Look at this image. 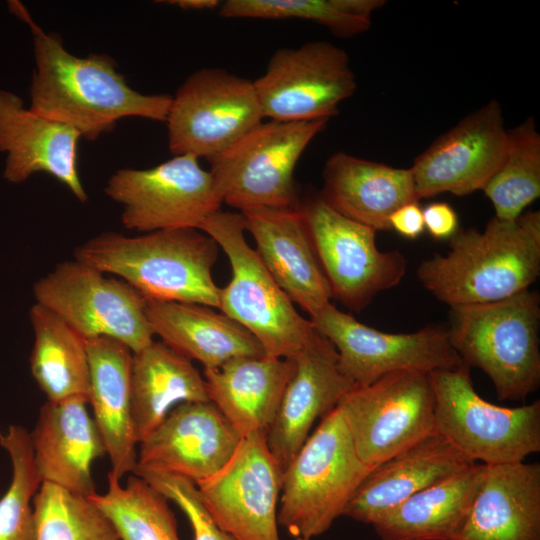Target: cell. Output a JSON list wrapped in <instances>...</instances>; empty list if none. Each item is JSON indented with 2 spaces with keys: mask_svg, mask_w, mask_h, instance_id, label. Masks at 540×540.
Returning a JSON list of instances; mask_svg holds the SVG:
<instances>
[{
  "mask_svg": "<svg viewBox=\"0 0 540 540\" xmlns=\"http://www.w3.org/2000/svg\"><path fill=\"white\" fill-rule=\"evenodd\" d=\"M12 6L33 34L36 68L30 88L31 111L72 127L90 141L110 132L125 117L166 122L170 95L132 89L111 57L71 54L61 37L40 29L22 5Z\"/></svg>",
  "mask_w": 540,
  "mask_h": 540,
  "instance_id": "obj_1",
  "label": "cell"
},
{
  "mask_svg": "<svg viewBox=\"0 0 540 540\" xmlns=\"http://www.w3.org/2000/svg\"><path fill=\"white\" fill-rule=\"evenodd\" d=\"M422 286L450 308L501 300L529 289L540 274V213L491 218L484 229H458L445 255L416 271Z\"/></svg>",
  "mask_w": 540,
  "mask_h": 540,
  "instance_id": "obj_2",
  "label": "cell"
},
{
  "mask_svg": "<svg viewBox=\"0 0 540 540\" xmlns=\"http://www.w3.org/2000/svg\"><path fill=\"white\" fill-rule=\"evenodd\" d=\"M219 246L199 229L158 230L139 236L105 232L78 246L76 260L117 277L146 299L219 308L212 277Z\"/></svg>",
  "mask_w": 540,
  "mask_h": 540,
  "instance_id": "obj_3",
  "label": "cell"
},
{
  "mask_svg": "<svg viewBox=\"0 0 540 540\" xmlns=\"http://www.w3.org/2000/svg\"><path fill=\"white\" fill-rule=\"evenodd\" d=\"M540 297L529 289L482 304L452 307L451 345L481 369L499 399L523 401L540 385Z\"/></svg>",
  "mask_w": 540,
  "mask_h": 540,
  "instance_id": "obj_4",
  "label": "cell"
},
{
  "mask_svg": "<svg viewBox=\"0 0 540 540\" xmlns=\"http://www.w3.org/2000/svg\"><path fill=\"white\" fill-rule=\"evenodd\" d=\"M373 467L359 458L336 406L282 471L278 524L295 538L325 533Z\"/></svg>",
  "mask_w": 540,
  "mask_h": 540,
  "instance_id": "obj_5",
  "label": "cell"
},
{
  "mask_svg": "<svg viewBox=\"0 0 540 540\" xmlns=\"http://www.w3.org/2000/svg\"><path fill=\"white\" fill-rule=\"evenodd\" d=\"M226 254L232 277L219 289V310L247 329L269 357L293 359L318 334L277 285L245 239L242 214L217 211L202 224Z\"/></svg>",
  "mask_w": 540,
  "mask_h": 540,
  "instance_id": "obj_6",
  "label": "cell"
},
{
  "mask_svg": "<svg viewBox=\"0 0 540 540\" xmlns=\"http://www.w3.org/2000/svg\"><path fill=\"white\" fill-rule=\"evenodd\" d=\"M435 399V431L473 462L523 461L540 451V401L501 407L476 392L470 367L429 373Z\"/></svg>",
  "mask_w": 540,
  "mask_h": 540,
  "instance_id": "obj_7",
  "label": "cell"
},
{
  "mask_svg": "<svg viewBox=\"0 0 540 540\" xmlns=\"http://www.w3.org/2000/svg\"><path fill=\"white\" fill-rule=\"evenodd\" d=\"M328 121L261 122L209 160L223 203L240 212L297 208L296 165Z\"/></svg>",
  "mask_w": 540,
  "mask_h": 540,
  "instance_id": "obj_8",
  "label": "cell"
},
{
  "mask_svg": "<svg viewBox=\"0 0 540 540\" xmlns=\"http://www.w3.org/2000/svg\"><path fill=\"white\" fill-rule=\"evenodd\" d=\"M36 303L61 317L86 340L108 337L137 352L154 333L147 299L127 282L76 259L63 261L33 286Z\"/></svg>",
  "mask_w": 540,
  "mask_h": 540,
  "instance_id": "obj_9",
  "label": "cell"
},
{
  "mask_svg": "<svg viewBox=\"0 0 540 540\" xmlns=\"http://www.w3.org/2000/svg\"><path fill=\"white\" fill-rule=\"evenodd\" d=\"M319 264L333 298L360 312L382 291L403 279L407 261L400 251H381L376 231L329 206L318 193L300 200Z\"/></svg>",
  "mask_w": 540,
  "mask_h": 540,
  "instance_id": "obj_10",
  "label": "cell"
},
{
  "mask_svg": "<svg viewBox=\"0 0 540 540\" xmlns=\"http://www.w3.org/2000/svg\"><path fill=\"white\" fill-rule=\"evenodd\" d=\"M337 407L359 458L373 468L435 432V399L426 373H389L355 386Z\"/></svg>",
  "mask_w": 540,
  "mask_h": 540,
  "instance_id": "obj_11",
  "label": "cell"
},
{
  "mask_svg": "<svg viewBox=\"0 0 540 540\" xmlns=\"http://www.w3.org/2000/svg\"><path fill=\"white\" fill-rule=\"evenodd\" d=\"M263 119L253 81L222 68H202L172 97L166 119L169 150L209 161Z\"/></svg>",
  "mask_w": 540,
  "mask_h": 540,
  "instance_id": "obj_12",
  "label": "cell"
},
{
  "mask_svg": "<svg viewBox=\"0 0 540 540\" xmlns=\"http://www.w3.org/2000/svg\"><path fill=\"white\" fill-rule=\"evenodd\" d=\"M104 191L123 207L122 225L143 233L200 230L223 203L213 175L192 155L174 156L149 169H119Z\"/></svg>",
  "mask_w": 540,
  "mask_h": 540,
  "instance_id": "obj_13",
  "label": "cell"
},
{
  "mask_svg": "<svg viewBox=\"0 0 540 540\" xmlns=\"http://www.w3.org/2000/svg\"><path fill=\"white\" fill-rule=\"evenodd\" d=\"M253 84L264 118L279 122L329 120L357 86L348 54L327 41L278 49Z\"/></svg>",
  "mask_w": 540,
  "mask_h": 540,
  "instance_id": "obj_14",
  "label": "cell"
},
{
  "mask_svg": "<svg viewBox=\"0 0 540 540\" xmlns=\"http://www.w3.org/2000/svg\"><path fill=\"white\" fill-rule=\"evenodd\" d=\"M310 320L334 346L341 370L356 386H367L396 371L429 374L463 364L451 345L448 329L440 325L412 333L383 332L357 321L332 303Z\"/></svg>",
  "mask_w": 540,
  "mask_h": 540,
  "instance_id": "obj_15",
  "label": "cell"
},
{
  "mask_svg": "<svg viewBox=\"0 0 540 540\" xmlns=\"http://www.w3.org/2000/svg\"><path fill=\"white\" fill-rule=\"evenodd\" d=\"M196 485L212 519L236 540H281L282 469L265 432L243 436L228 462Z\"/></svg>",
  "mask_w": 540,
  "mask_h": 540,
  "instance_id": "obj_16",
  "label": "cell"
},
{
  "mask_svg": "<svg viewBox=\"0 0 540 540\" xmlns=\"http://www.w3.org/2000/svg\"><path fill=\"white\" fill-rule=\"evenodd\" d=\"M508 142L495 99L470 113L418 155L410 167L417 199L483 190L500 167Z\"/></svg>",
  "mask_w": 540,
  "mask_h": 540,
  "instance_id": "obj_17",
  "label": "cell"
},
{
  "mask_svg": "<svg viewBox=\"0 0 540 540\" xmlns=\"http://www.w3.org/2000/svg\"><path fill=\"white\" fill-rule=\"evenodd\" d=\"M241 438L211 401L181 403L138 444L137 465L197 484L228 462Z\"/></svg>",
  "mask_w": 540,
  "mask_h": 540,
  "instance_id": "obj_18",
  "label": "cell"
},
{
  "mask_svg": "<svg viewBox=\"0 0 540 540\" xmlns=\"http://www.w3.org/2000/svg\"><path fill=\"white\" fill-rule=\"evenodd\" d=\"M292 360L293 373L266 433L268 448L282 471L307 440L316 420L356 386L341 370L334 346L319 332Z\"/></svg>",
  "mask_w": 540,
  "mask_h": 540,
  "instance_id": "obj_19",
  "label": "cell"
},
{
  "mask_svg": "<svg viewBox=\"0 0 540 540\" xmlns=\"http://www.w3.org/2000/svg\"><path fill=\"white\" fill-rule=\"evenodd\" d=\"M80 137L72 127L25 108L18 95L0 90V152L7 153V181L22 183L34 173H46L86 202L78 172Z\"/></svg>",
  "mask_w": 540,
  "mask_h": 540,
  "instance_id": "obj_20",
  "label": "cell"
},
{
  "mask_svg": "<svg viewBox=\"0 0 540 540\" xmlns=\"http://www.w3.org/2000/svg\"><path fill=\"white\" fill-rule=\"evenodd\" d=\"M256 252L282 291L310 318L331 303L332 291L297 208L240 212Z\"/></svg>",
  "mask_w": 540,
  "mask_h": 540,
  "instance_id": "obj_21",
  "label": "cell"
},
{
  "mask_svg": "<svg viewBox=\"0 0 540 540\" xmlns=\"http://www.w3.org/2000/svg\"><path fill=\"white\" fill-rule=\"evenodd\" d=\"M88 405L85 397L47 400L30 432L41 482L84 497L96 493L92 465L106 453Z\"/></svg>",
  "mask_w": 540,
  "mask_h": 540,
  "instance_id": "obj_22",
  "label": "cell"
},
{
  "mask_svg": "<svg viewBox=\"0 0 540 540\" xmlns=\"http://www.w3.org/2000/svg\"><path fill=\"white\" fill-rule=\"evenodd\" d=\"M474 463L435 431L374 467L356 490L343 515L373 525L412 495Z\"/></svg>",
  "mask_w": 540,
  "mask_h": 540,
  "instance_id": "obj_23",
  "label": "cell"
},
{
  "mask_svg": "<svg viewBox=\"0 0 540 540\" xmlns=\"http://www.w3.org/2000/svg\"><path fill=\"white\" fill-rule=\"evenodd\" d=\"M453 540H540V464L485 465L467 519Z\"/></svg>",
  "mask_w": 540,
  "mask_h": 540,
  "instance_id": "obj_24",
  "label": "cell"
},
{
  "mask_svg": "<svg viewBox=\"0 0 540 540\" xmlns=\"http://www.w3.org/2000/svg\"><path fill=\"white\" fill-rule=\"evenodd\" d=\"M322 199L343 216L377 231L390 230L401 206L418 202L411 168H396L337 152L323 169Z\"/></svg>",
  "mask_w": 540,
  "mask_h": 540,
  "instance_id": "obj_25",
  "label": "cell"
},
{
  "mask_svg": "<svg viewBox=\"0 0 540 540\" xmlns=\"http://www.w3.org/2000/svg\"><path fill=\"white\" fill-rule=\"evenodd\" d=\"M146 314L160 341L204 369L237 357L267 356L247 329L211 306L147 299Z\"/></svg>",
  "mask_w": 540,
  "mask_h": 540,
  "instance_id": "obj_26",
  "label": "cell"
},
{
  "mask_svg": "<svg viewBox=\"0 0 540 540\" xmlns=\"http://www.w3.org/2000/svg\"><path fill=\"white\" fill-rule=\"evenodd\" d=\"M90 386L89 405L102 437L111 472L121 478L137 465L130 391L132 351L108 337L87 340Z\"/></svg>",
  "mask_w": 540,
  "mask_h": 540,
  "instance_id": "obj_27",
  "label": "cell"
},
{
  "mask_svg": "<svg viewBox=\"0 0 540 540\" xmlns=\"http://www.w3.org/2000/svg\"><path fill=\"white\" fill-rule=\"evenodd\" d=\"M293 369L292 359L237 357L203 376L209 400L243 437L267 433Z\"/></svg>",
  "mask_w": 540,
  "mask_h": 540,
  "instance_id": "obj_28",
  "label": "cell"
},
{
  "mask_svg": "<svg viewBox=\"0 0 540 540\" xmlns=\"http://www.w3.org/2000/svg\"><path fill=\"white\" fill-rule=\"evenodd\" d=\"M131 410L138 444L177 405L210 401L204 376L192 361L162 341L132 352Z\"/></svg>",
  "mask_w": 540,
  "mask_h": 540,
  "instance_id": "obj_29",
  "label": "cell"
},
{
  "mask_svg": "<svg viewBox=\"0 0 540 540\" xmlns=\"http://www.w3.org/2000/svg\"><path fill=\"white\" fill-rule=\"evenodd\" d=\"M485 464H477L412 495L372 526L381 540H453L463 527Z\"/></svg>",
  "mask_w": 540,
  "mask_h": 540,
  "instance_id": "obj_30",
  "label": "cell"
},
{
  "mask_svg": "<svg viewBox=\"0 0 540 540\" xmlns=\"http://www.w3.org/2000/svg\"><path fill=\"white\" fill-rule=\"evenodd\" d=\"M34 333L30 369L48 401L72 397L89 400L87 340L47 307L35 303L29 312Z\"/></svg>",
  "mask_w": 540,
  "mask_h": 540,
  "instance_id": "obj_31",
  "label": "cell"
},
{
  "mask_svg": "<svg viewBox=\"0 0 540 540\" xmlns=\"http://www.w3.org/2000/svg\"><path fill=\"white\" fill-rule=\"evenodd\" d=\"M105 493L90 496L109 518L120 540H180L168 499L137 475L124 486L111 471Z\"/></svg>",
  "mask_w": 540,
  "mask_h": 540,
  "instance_id": "obj_32",
  "label": "cell"
},
{
  "mask_svg": "<svg viewBox=\"0 0 540 540\" xmlns=\"http://www.w3.org/2000/svg\"><path fill=\"white\" fill-rule=\"evenodd\" d=\"M384 0H226L219 6L224 18L300 19L325 26L337 37L367 31L373 13Z\"/></svg>",
  "mask_w": 540,
  "mask_h": 540,
  "instance_id": "obj_33",
  "label": "cell"
},
{
  "mask_svg": "<svg viewBox=\"0 0 540 540\" xmlns=\"http://www.w3.org/2000/svg\"><path fill=\"white\" fill-rule=\"evenodd\" d=\"M483 191L501 220L517 219L539 198L540 134L532 117L508 130L503 161Z\"/></svg>",
  "mask_w": 540,
  "mask_h": 540,
  "instance_id": "obj_34",
  "label": "cell"
},
{
  "mask_svg": "<svg viewBox=\"0 0 540 540\" xmlns=\"http://www.w3.org/2000/svg\"><path fill=\"white\" fill-rule=\"evenodd\" d=\"M33 507L36 540H120L112 522L89 497L42 483Z\"/></svg>",
  "mask_w": 540,
  "mask_h": 540,
  "instance_id": "obj_35",
  "label": "cell"
},
{
  "mask_svg": "<svg viewBox=\"0 0 540 540\" xmlns=\"http://www.w3.org/2000/svg\"><path fill=\"white\" fill-rule=\"evenodd\" d=\"M0 446L12 466L8 489L0 496V540H36L33 499L42 484L35 466L30 432L21 425L0 431Z\"/></svg>",
  "mask_w": 540,
  "mask_h": 540,
  "instance_id": "obj_36",
  "label": "cell"
},
{
  "mask_svg": "<svg viewBox=\"0 0 540 540\" xmlns=\"http://www.w3.org/2000/svg\"><path fill=\"white\" fill-rule=\"evenodd\" d=\"M133 474L145 480L186 515L193 531V540H236L223 531L206 509L197 485L180 475L137 465Z\"/></svg>",
  "mask_w": 540,
  "mask_h": 540,
  "instance_id": "obj_37",
  "label": "cell"
},
{
  "mask_svg": "<svg viewBox=\"0 0 540 540\" xmlns=\"http://www.w3.org/2000/svg\"><path fill=\"white\" fill-rule=\"evenodd\" d=\"M422 212L424 227L434 239H450L459 229L457 213L446 202H432Z\"/></svg>",
  "mask_w": 540,
  "mask_h": 540,
  "instance_id": "obj_38",
  "label": "cell"
},
{
  "mask_svg": "<svg viewBox=\"0 0 540 540\" xmlns=\"http://www.w3.org/2000/svg\"><path fill=\"white\" fill-rule=\"evenodd\" d=\"M390 229L408 239L418 238L424 231L423 212L418 202L407 203L389 218Z\"/></svg>",
  "mask_w": 540,
  "mask_h": 540,
  "instance_id": "obj_39",
  "label": "cell"
},
{
  "mask_svg": "<svg viewBox=\"0 0 540 540\" xmlns=\"http://www.w3.org/2000/svg\"><path fill=\"white\" fill-rule=\"evenodd\" d=\"M165 3L185 10H212L221 4L218 0H171L165 1Z\"/></svg>",
  "mask_w": 540,
  "mask_h": 540,
  "instance_id": "obj_40",
  "label": "cell"
},
{
  "mask_svg": "<svg viewBox=\"0 0 540 540\" xmlns=\"http://www.w3.org/2000/svg\"><path fill=\"white\" fill-rule=\"evenodd\" d=\"M294 540H309V539H305V538H302V537H297Z\"/></svg>",
  "mask_w": 540,
  "mask_h": 540,
  "instance_id": "obj_41",
  "label": "cell"
}]
</instances>
